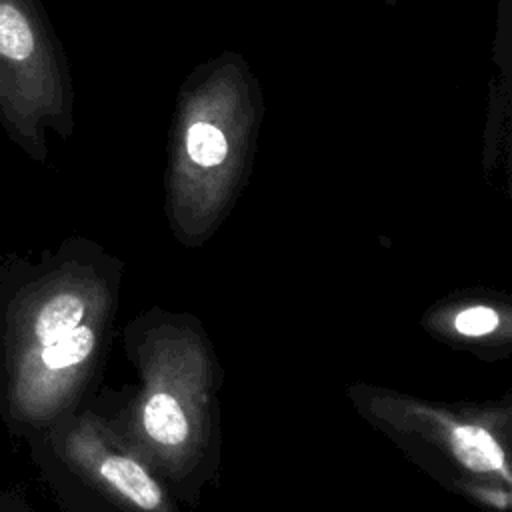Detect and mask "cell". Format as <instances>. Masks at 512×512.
<instances>
[{"instance_id": "cell-5", "label": "cell", "mask_w": 512, "mask_h": 512, "mask_svg": "<svg viewBox=\"0 0 512 512\" xmlns=\"http://www.w3.org/2000/svg\"><path fill=\"white\" fill-rule=\"evenodd\" d=\"M58 458L126 512H176L150 464L92 412H74L44 434Z\"/></svg>"}, {"instance_id": "cell-4", "label": "cell", "mask_w": 512, "mask_h": 512, "mask_svg": "<svg viewBox=\"0 0 512 512\" xmlns=\"http://www.w3.org/2000/svg\"><path fill=\"white\" fill-rule=\"evenodd\" d=\"M356 404L374 422L406 438L422 440L478 480L508 484V414L498 410L446 408L402 392L362 388Z\"/></svg>"}, {"instance_id": "cell-1", "label": "cell", "mask_w": 512, "mask_h": 512, "mask_svg": "<svg viewBox=\"0 0 512 512\" xmlns=\"http://www.w3.org/2000/svg\"><path fill=\"white\" fill-rule=\"evenodd\" d=\"M106 266L66 244L38 262L0 266V416L44 436L76 412L114 310Z\"/></svg>"}, {"instance_id": "cell-8", "label": "cell", "mask_w": 512, "mask_h": 512, "mask_svg": "<svg viewBox=\"0 0 512 512\" xmlns=\"http://www.w3.org/2000/svg\"><path fill=\"white\" fill-rule=\"evenodd\" d=\"M464 490L474 496L480 504L492 506L494 510H508L510 506V488L508 484H498L494 480H464Z\"/></svg>"}, {"instance_id": "cell-6", "label": "cell", "mask_w": 512, "mask_h": 512, "mask_svg": "<svg viewBox=\"0 0 512 512\" xmlns=\"http://www.w3.org/2000/svg\"><path fill=\"white\" fill-rule=\"evenodd\" d=\"M448 326L456 336L478 340V338L494 336L500 330H506L508 316L498 306L472 302L456 308L448 320Z\"/></svg>"}, {"instance_id": "cell-9", "label": "cell", "mask_w": 512, "mask_h": 512, "mask_svg": "<svg viewBox=\"0 0 512 512\" xmlns=\"http://www.w3.org/2000/svg\"><path fill=\"white\" fill-rule=\"evenodd\" d=\"M0 512H34L16 492H0Z\"/></svg>"}, {"instance_id": "cell-3", "label": "cell", "mask_w": 512, "mask_h": 512, "mask_svg": "<svg viewBox=\"0 0 512 512\" xmlns=\"http://www.w3.org/2000/svg\"><path fill=\"white\" fill-rule=\"evenodd\" d=\"M66 62L40 0H0V126L44 164L46 130L70 132Z\"/></svg>"}, {"instance_id": "cell-7", "label": "cell", "mask_w": 512, "mask_h": 512, "mask_svg": "<svg viewBox=\"0 0 512 512\" xmlns=\"http://www.w3.org/2000/svg\"><path fill=\"white\" fill-rule=\"evenodd\" d=\"M188 158L200 168H214L226 160L228 142L226 136L208 122H196L186 136Z\"/></svg>"}, {"instance_id": "cell-2", "label": "cell", "mask_w": 512, "mask_h": 512, "mask_svg": "<svg viewBox=\"0 0 512 512\" xmlns=\"http://www.w3.org/2000/svg\"><path fill=\"white\" fill-rule=\"evenodd\" d=\"M140 388L114 430L170 480L188 476L210 436L212 356L204 334L188 324L148 328L138 344Z\"/></svg>"}]
</instances>
